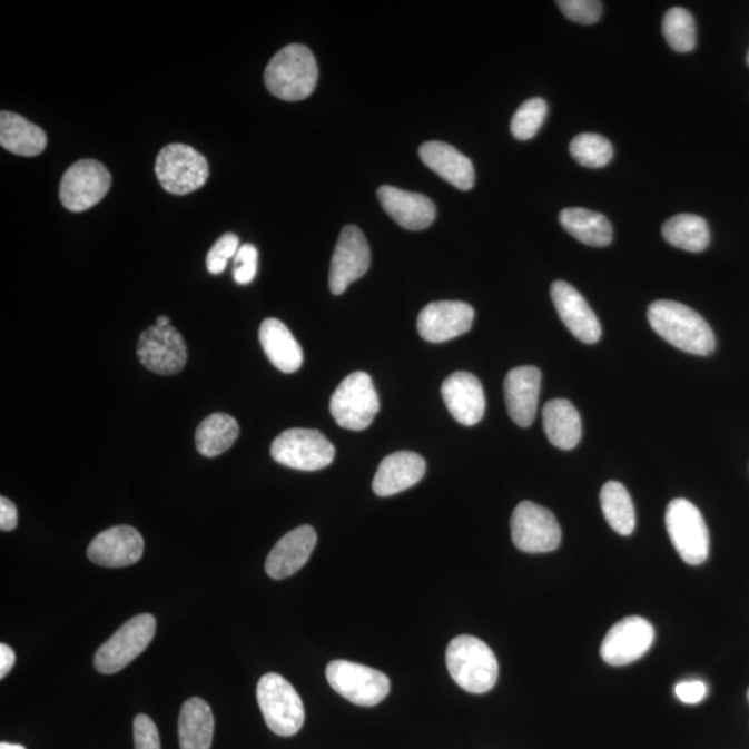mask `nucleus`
I'll return each mask as SVG.
<instances>
[{
  "mask_svg": "<svg viewBox=\"0 0 749 749\" xmlns=\"http://www.w3.org/2000/svg\"><path fill=\"white\" fill-rule=\"evenodd\" d=\"M19 523V514H17V506L13 501L2 497L0 499V529L3 532L13 531Z\"/></svg>",
  "mask_w": 749,
  "mask_h": 749,
  "instance_id": "nucleus-41",
  "label": "nucleus"
},
{
  "mask_svg": "<svg viewBox=\"0 0 749 749\" xmlns=\"http://www.w3.org/2000/svg\"><path fill=\"white\" fill-rule=\"evenodd\" d=\"M656 632L644 618L629 617L610 629L601 644V657L612 667L639 661L654 644Z\"/></svg>",
  "mask_w": 749,
  "mask_h": 749,
  "instance_id": "nucleus-15",
  "label": "nucleus"
},
{
  "mask_svg": "<svg viewBox=\"0 0 749 749\" xmlns=\"http://www.w3.org/2000/svg\"><path fill=\"white\" fill-rule=\"evenodd\" d=\"M747 65L749 66V52L747 55Z\"/></svg>",
  "mask_w": 749,
  "mask_h": 749,
  "instance_id": "nucleus-45",
  "label": "nucleus"
},
{
  "mask_svg": "<svg viewBox=\"0 0 749 749\" xmlns=\"http://www.w3.org/2000/svg\"><path fill=\"white\" fill-rule=\"evenodd\" d=\"M663 37L674 52H691L697 45V27L694 17L689 10L673 8L668 10L662 22Z\"/></svg>",
  "mask_w": 749,
  "mask_h": 749,
  "instance_id": "nucleus-33",
  "label": "nucleus"
},
{
  "mask_svg": "<svg viewBox=\"0 0 749 749\" xmlns=\"http://www.w3.org/2000/svg\"><path fill=\"white\" fill-rule=\"evenodd\" d=\"M446 663L455 683L472 694H484L497 683V658L486 643L473 635H459L450 641Z\"/></svg>",
  "mask_w": 749,
  "mask_h": 749,
  "instance_id": "nucleus-3",
  "label": "nucleus"
},
{
  "mask_svg": "<svg viewBox=\"0 0 749 749\" xmlns=\"http://www.w3.org/2000/svg\"><path fill=\"white\" fill-rule=\"evenodd\" d=\"M258 266V252L250 244L242 245L235 256L234 278L239 285L250 284L255 279Z\"/></svg>",
  "mask_w": 749,
  "mask_h": 749,
  "instance_id": "nucleus-38",
  "label": "nucleus"
},
{
  "mask_svg": "<svg viewBox=\"0 0 749 749\" xmlns=\"http://www.w3.org/2000/svg\"><path fill=\"white\" fill-rule=\"evenodd\" d=\"M442 396L450 414L464 426L476 425L486 411V397L481 381L470 373L459 371L443 382Z\"/></svg>",
  "mask_w": 749,
  "mask_h": 749,
  "instance_id": "nucleus-19",
  "label": "nucleus"
},
{
  "mask_svg": "<svg viewBox=\"0 0 749 749\" xmlns=\"http://www.w3.org/2000/svg\"><path fill=\"white\" fill-rule=\"evenodd\" d=\"M138 358L146 369L157 375H177L188 362V348L174 326L154 325L139 337Z\"/></svg>",
  "mask_w": 749,
  "mask_h": 749,
  "instance_id": "nucleus-13",
  "label": "nucleus"
},
{
  "mask_svg": "<svg viewBox=\"0 0 749 749\" xmlns=\"http://www.w3.org/2000/svg\"><path fill=\"white\" fill-rule=\"evenodd\" d=\"M542 373L525 365L511 369L504 382L506 410L518 426L529 427L538 414Z\"/></svg>",
  "mask_w": 749,
  "mask_h": 749,
  "instance_id": "nucleus-20",
  "label": "nucleus"
},
{
  "mask_svg": "<svg viewBox=\"0 0 749 749\" xmlns=\"http://www.w3.org/2000/svg\"><path fill=\"white\" fill-rule=\"evenodd\" d=\"M560 223L568 234L582 244L605 247L612 244V227L600 213L582 207H569L560 214Z\"/></svg>",
  "mask_w": 749,
  "mask_h": 749,
  "instance_id": "nucleus-29",
  "label": "nucleus"
},
{
  "mask_svg": "<svg viewBox=\"0 0 749 749\" xmlns=\"http://www.w3.org/2000/svg\"><path fill=\"white\" fill-rule=\"evenodd\" d=\"M511 536L518 550L529 554L551 553L560 548L562 532L553 512L523 501L511 518Z\"/></svg>",
  "mask_w": 749,
  "mask_h": 749,
  "instance_id": "nucleus-11",
  "label": "nucleus"
},
{
  "mask_svg": "<svg viewBox=\"0 0 749 749\" xmlns=\"http://www.w3.org/2000/svg\"><path fill=\"white\" fill-rule=\"evenodd\" d=\"M257 701L273 733L290 737L303 728L306 712L302 698L284 676L264 674L257 684Z\"/></svg>",
  "mask_w": 749,
  "mask_h": 749,
  "instance_id": "nucleus-4",
  "label": "nucleus"
},
{
  "mask_svg": "<svg viewBox=\"0 0 749 749\" xmlns=\"http://www.w3.org/2000/svg\"><path fill=\"white\" fill-rule=\"evenodd\" d=\"M16 662L14 651L9 645L0 644V679H4L13 669Z\"/></svg>",
  "mask_w": 749,
  "mask_h": 749,
  "instance_id": "nucleus-42",
  "label": "nucleus"
},
{
  "mask_svg": "<svg viewBox=\"0 0 749 749\" xmlns=\"http://www.w3.org/2000/svg\"><path fill=\"white\" fill-rule=\"evenodd\" d=\"M135 749H161L159 730L154 720L138 714L134 720Z\"/></svg>",
  "mask_w": 749,
  "mask_h": 749,
  "instance_id": "nucleus-39",
  "label": "nucleus"
},
{
  "mask_svg": "<svg viewBox=\"0 0 749 749\" xmlns=\"http://www.w3.org/2000/svg\"><path fill=\"white\" fill-rule=\"evenodd\" d=\"M326 680L337 694L358 707H375L391 692V680L385 673L343 659L326 667Z\"/></svg>",
  "mask_w": 749,
  "mask_h": 749,
  "instance_id": "nucleus-7",
  "label": "nucleus"
},
{
  "mask_svg": "<svg viewBox=\"0 0 749 749\" xmlns=\"http://www.w3.org/2000/svg\"><path fill=\"white\" fill-rule=\"evenodd\" d=\"M381 404L371 376L357 371L345 377L331 398V414L347 431H364L373 424Z\"/></svg>",
  "mask_w": 749,
  "mask_h": 749,
  "instance_id": "nucleus-5",
  "label": "nucleus"
},
{
  "mask_svg": "<svg viewBox=\"0 0 749 749\" xmlns=\"http://www.w3.org/2000/svg\"><path fill=\"white\" fill-rule=\"evenodd\" d=\"M156 633V619L150 613L129 619L95 656V668L104 674L120 672L148 649Z\"/></svg>",
  "mask_w": 749,
  "mask_h": 749,
  "instance_id": "nucleus-6",
  "label": "nucleus"
},
{
  "mask_svg": "<svg viewBox=\"0 0 749 749\" xmlns=\"http://www.w3.org/2000/svg\"><path fill=\"white\" fill-rule=\"evenodd\" d=\"M647 317L651 328L681 352L709 356L717 347L711 326L700 314L684 304L670 300L654 302Z\"/></svg>",
  "mask_w": 749,
  "mask_h": 749,
  "instance_id": "nucleus-1",
  "label": "nucleus"
},
{
  "mask_svg": "<svg viewBox=\"0 0 749 749\" xmlns=\"http://www.w3.org/2000/svg\"><path fill=\"white\" fill-rule=\"evenodd\" d=\"M556 4L566 19L578 24H595L602 16V3L597 0H560Z\"/></svg>",
  "mask_w": 749,
  "mask_h": 749,
  "instance_id": "nucleus-36",
  "label": "nucleus"
},
{
  "mask_svg": "<svg viewBox=\"0 0 749 749\" xmlns=\"http://www.w3.org/2000/svg\"><path fill=\"white\" fill-rule=\"evenodd\" d=\"M426 471L425 460L413 452H398L382 460L373 482V489L380 497L404 492L421 482Z\"/></svg>",
  "mask_w": 749,
  "mask_h": 749,
  "instance_id": "nucleus-23",
  "label": "nucleus"
},
{
  "mask_svg": "<svg viewBox=\"0 0 749 749\" xmlns=\"http://www.w3.org/2000/svg\"><path fill=\"white\" fill-rule=\"evenodd\" d=\"M0 145L10 154L33 157L48 145L47 134L24 117L11 111L0 115Z\"/></svg>",
  "mask_w": 749,
  "mask_h": 749,
  "instance_id": "nucleus-26",
  "label": "nucleus"
},
{
  "mask_svg": "<svg viewBox=\"0 0 749 749\" xmlns=\"http://www.w3.org/2000/svg\"><path fill=\"white\" fill-rule=\"evenodd\" d=\"M156 325L170 326V318L166 317V315H161V317L157 318Z\"/></svg>",
  "mask_w": 749,
  "mask_h": 749,
  "instance_id": "nucleus-43",
  "label": "nucleus"
},
{
  "mask_svg": "<svg viewBox=\"0 0 749 749\" xmlns=\"http://www.w3.org/2000/svg\"><path fill=\"white\" fill-rule=\"evenodd\" d=\"M239 424L227 414H213L196 431L197 452L213 459L228 452L239 436Z\"/></svg>",
  "mask_w": 749,
  "mask_h": 749,
  "instance_id": "nucleus-30",
  "label": "nucleus"
},
{
  "mask_svg": "<svg viewBox=\"0 0 749 749\" xmlns=\"http://www.w3.org/2000/svg\"><path fill=\"white\" fill-rule=\"evenodd\" d=\"M674 694L679 700L689 706H697V703L706 700L708 694V686L702 680H686L674 687Z\"/></svg>",
  "mask_w": 749,
  "mask_h": 749,
  "instance_id": "nucleus-40",
  "label": "nucleus"
},
{
  "mask_svg": "<svg viewBox=\"0 0 749 749\" xmlns=\"http://www.w3.org/2000/svg\"><path fill=\"white\" fill-rule=\"evenodd\" d=\"M156 176L170 194L189 195L207 183L208 162L205 156L188 145H168L157 156Z\"/></svg>",
  "mask_w": 749,
  "mask_h": 749,
  "instance_id": "nucleus-10",
  "label": "nucleus"
},
{
  "mask_svg": "<svg viewBox=\"0 0 749 749\" xmlns=\"http://www.w3.org/2000/svg\"><path fill=\"white\" fill-rule=\"evenodd\" d=\"M377 199L383 210L396 221L400 227L408 230L430 228L436 218V207L430 197L413 194L394 187L377 189Z\"/></svg>",
  "mask_w": 749,
  "mask_h": 749,
  "instance_id": "nucleus-21",
  "label": "nucleus"
},
{
  "mask_svg": "<svg viewBox=\"0 0 749 749\" xmlns=\"http://www.w3.org/2000/svg\"><path fill=\"white\" fill-rule=\"evenodd\" d=\"M662 235L668 244L690 253L706 250L711 242L706 219L694 214H679L669 218L663 224Z\"/></svg>",
  "mask_w": 749,
  "mask_h": 749,
  "instance_id": "nucleus-31",
  "label": "nucleus"
},
{
  "mask_svg": "<svg viewBox=\"0 0 749 749\" xmlns=\"http://www.w3.org/2000/svg\"><path fill=\"white\" fill-rule=\"evenodd\" d=\"M264 81L268 91L282 100L308 98L318 81V66L312 50L298 43L280 49L269 61Z\"/></svg>",
  "mask_w": 749,
  "mask_h": 749,
  "instance_id": "nucleus-2",
  "label": "nucleus"
},
{
  "mask_svg": "<svg viewBox=\"0 0 749 749\" xmlns=\"http://www.w3.org/2000/svg\"><path fill=\"white\" fill-rule=\"evenodd\" d=\"M475 312L463 302H436L427 304L418 315L422 339L431 343H444L471 329Z\"/></svg>",
  "mask_w": 749,
  "mask_h": 749,
  "instance_id": "nucleus-16",
  "label": "nucleus"
},
{
  "mask_svg": "<svg viewBox=\"0 0 749 749\" xmlns=\"http://www.w3.org/2000/svg\"><path fill=\"white\" fill-rule=\"evenodd\" d=\"M600 501L608 525L622 536L632 534L635 528V514L627 487L619 482H608L601 489Z\"/></svg>",
  "mask_w": 749,
  "mask_h": 749,
  "instance_id": "nucleus-32",
  "label": "nucleus"
},
{
  "mask_svg": "<svg viewBox=\"0 0 749 749\" xmlns=\"http://www.w3.org/2000/svg\"><path fill=\"white\" fill-rule=\"evenodd\" d=\"M571 155L580 166L588 168H602L610 165L613 157V148L607 138L599 134H580L574 137L571 146Z\"/></svg>",
  "mask_w": 749,
  "mask_h": 749,
  "instance_id": "nucleus-34",
  "label": "nucleus"
},
{
  "mask_svg": "<svg viewBox=\"0 0 749 749\" xmlns=\"http://www.w3.org/2000/svg\"><path fill=\"white\" fill-rule=\"evenodd\" d=\"M420 157L425 166L453 187L470 190L475 185V168L472 161L452 145L437 140L426 142L420 148Z\"/></svg>",
  "mask_w": 749,
  "mask_h": 749,
  "instance_id": "nucleus-24",
  "label": "nucleus"
},
{
  "mask_svg": "<svg viewBox=\"0 0 749 749\" xmlns=\"http://www.w3.org/2000/svg\"><path fill=\"white\" fill-rule=\"evenodd\" d=\"M179 746L181 749H210L214 736V714L201 698H189L179 713Z\"/></svg>",
  "mask_w": 749,
  "mask_h": 749,
  "instance_id": "nucleus-28",
  "label": "nucleus"
},
{
  "mask_svg": "<svg viewBox=\"0 0 749 749\" xmlns=\"http://www.w3.org/2000/svg\"><path fill=\"white\" fill-rule=\"evenodd\" d=\"M748 702H749V690H748Z\"/></svg>",
  "mask_w": 749,
  "mask_h": 749,
  "instance_id": "nucleus-46",
  "label": "nucleus"
},
{
  "mask_svg": "<svg viewBox=\"0 0 749 749\" xmlns=\"http://www.w3.org/2000/svg\"><path fill=\"white\" fill-rule=\"evenodd\" d=\"M335 447L323 433L314 430H287L272 444V457L278 464L298 471L324 470L334 463Z\"/></svg>",
  "mask_w": 749,
  "mask_h": 749,
  "instance_id": "nucleus-9",
  "label": "nucleus"
},
{
  "mask_svg": "<svg viewBox=\"0 0 749 749\" xmlns=\"http://www.w3.org/2000/svg\"><path fill=\"white\" fill-rule=\"evenodd\" d=\"M548 104L542 98L529 99L522 104L511 121V132L514 138L529 140L536 137L548 117Z\"/></svg>",
  "mask_w": 749,
  "mask_h": 749,
  "instance_id": "nucleus-35",
  "label": "nucleus"
},
{
  "mask_svg": "<svg viewBox=\"0 0 749 749\" xmlns=\"http://www.w3.org/2000/svg\"><path fill=\"white\" fill-rule=\"evenodd\" d=\"M371 249L364 234L354 225L343 228L332 256L329 287L334 295H342L347 287L368 273Z\"/></svg>",
  "mask_w": 749,
  "mask_h": 749,
  "instance_id": "nucleus-14",
  "label": "nucleus"
},
{
  "mask_svg": "<svg viewBox=\"0 0 749 749\" xmlns=\"http://www.w3.org/2000/svg\"><path fill=\"white\" fill-rule=\"evenodd\" d=\"M0 749H26V747H22L20 745H9V742H2V745H0Z\"/></svg>",
  "mask_w": 749,
  "mask_h": 749,
  "instance_id": "nucleus-44",
  "label": "nucleus"
},
{
  "mask_svg": "<svg viewBox=\"0 0 749 749\" xmlns=\"http://www.w3.org/2000/svg\"><path fill=\"white\" fill-rule=\"evenodd\" d=\"M264 353L280 373L293 374L303 364V348L284 323L277 318L263 321L258 332Z\"/></svg>",
  "mask_w": 749,
  "mask_h": 749,
  "instance_id": "nucleus-25",
  "label": "nucleus"
},
{
  "mask_svg": "<svg viewBox=\"0 0 749 749\" xmlns=\"http://www.w3.org/2000/svg\"><path fill=\"white\" fill-rule=\"evenodd\" d=\"M317 545V532L304 525L293 529L279 540L267 556L266 572L269 578L282 580L292 576L306 565Z\"/></svg>",
  "mask_w": 749,
  "mask_h": 749,
  "instance_id": "nucleus-22",
  "label": "nucleus"
},
{
  "mask_svg": "<svg viewBox=\"0 0 749 749\" xmlns=\"http://www.w3.org/2000/svg\"><path fill=\"white\" fill-rule=\"evenodd\" d=\"M545 436L553 446L572 450L582 438V420L578 410L565 398L551 400L543 408Z\"/></svg>",
  "mask_w": 749,
  "mask_h": 749,
  "instance_id": "nucleus-27",
  "label": "nucleus"
},
{
  "mask_svg": "<svg viewBox=\"0 0 749 749\" xmlns=\"http://www.w3.org/2000/svg\"><path fill=\"white\" fill-rule=\"evenodd\" d=\"M551 298L562 323L578 341L588 345L600 341V321L579 290L565 280H556L551 286Z\"/></svg>",
  "mask_w": 749,
  "mask_h": 749,
  "instance_id": "nucleus-18",
  "label": "nucleus"
},
{
  "mask_svg": "<svg viewBox=\"0 0 749 749\" xmlns=\"http://www.w3.org/2000/svg\"><path fill=\"white\" fill-rule=\"evenodd\" d=\"M110 187V173L101 162L91 159L77 161L61 178V205L75 213L89 210L104 200Z\"/></svg>",
  "mask_w": 749,
  "mask_h": 749,
  "instance_id": "nucleus-12",
  "label": "nucleus"
},
{
  "mask_svg": "<svg viewBox=\"0 0 749 749\" xmlns=\"http://www.w3.org/2000/svg\"><path fill=\"white\" fill-rule=\"evenodd\" d=\"M239 238L235 234H225L213 245L207 255V269L213 275L224 273L229 258L239 250Z\"/></svg>",
  "mask_w": 749,
  "mask_h": 749,
  "instance_id": "nucleus-37",
  "label": "nucleus"
},
{
  "mask_svg": "<svg viewBox=\"0 0 749 749\" xmlns=\"http://www.w3.org/2000/svg\"><path fill=\"white\" fill-rule=\"evenodd\" d=\"M144 538L132 526H115L101 532L87 550L88 559L105 568H124L137 563L144 555Z\"/></svg>",
  "mask_w": 749,
  "mask_h": 749,
  "instance_id": "nucleus-17",
  "label": "nucleus"
},
{
  "mask_svg": "<svg viewBox=\"0 0 749 749\" xmlns=\"http://www.w3.org/2000/svg\"><path fill=\"white\" fill-rule=\"evenodd\" d=\"M667 529L673 548L689 565H701L709 555V532L701 511L686 499L670 501Z\"/></svg>",
  "mask_w": 749,
  "mask_h": 749,
  "instance_id": "nucleus-8",
  "label": "nucleus"
}]
</instances>
